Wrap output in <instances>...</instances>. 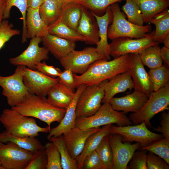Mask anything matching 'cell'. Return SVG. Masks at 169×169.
Segmentation results:
<instances>
[{"label":"cell","instance_id":"obj_18","mask_svg":"<svg viewBox=\"0 0 169 169\" xmlns=\"http://www.w3.org/2000/svg\"><path fill=\"white\" fill-rule=\"evenodd\" d=\"M86 86L81 84L77 87L74 98L66 109L64 116L59 124L56 127L51 129L47 139L49 140L52 137H56L66 133L75 127L76 118V109L78 99Z\"/></svg>","mask_w":169,"mask_h":169},{"label":"cell","instance_id":"obj_55","mask_svg":"<svg viewBox=\"0 0 169 169\" xmlns=\"http://www.w3.org/2000/svg\"><path fill=\"white\" fill-rule=\"evenodd\" d=\"M52 0V1H58L59 2H61V0Z\"/></svg>","mask_w":169,"mask_h":169},{"label":"cell","instance_id":"obj_30","mask_svg":"<svg viewBox=\"0 0 169 169\" xmlns=\"http://www.w3.org/2000/svg\"><path fill=\"white\" fill-rule=\"evenodd\" d=\"M65 5L61 2L44 0L39 11L41 18L47 25L48 26L59 18Z\"/></svg>","mask_w":169,"mask_h":169},{"label":"cell","instance_id":"obj_1","mask_svg":"<svg viewBox=\"0 0 169 169\" xmlns=\"http://www.w3.org/2000/svg\"><path fill=\"white\" fill-rule=\"evenodd\" d=\"M129 54L121 56L109 61L105 59L97 60L92 63L83 74H73L76 87L81 84L86 86L100 83L110 79L116 75L129 71Z\"/></svg>","mask_w":169,"mask_h":169},{"label":"cell","instance_id":"obj_42","mask_svg":"<svg viewBox=\"0 0 169 169\" xmlns=\"http://www.w3.org/2000/svg\"><path fill=\"white\" fill-rule=\"evenodd\" d=\"M13 27L7 19L3 20L0 23V51L12 37L20 34V31L13 28Z\"/></svg>","mask_w":169,"mask_h":169},{"label":"cell","instance_id":"obj_33","mask_svg":"<svg viewBox=\"0 0 169 169\" xmlns=\"http://www.w3.org/2000/svg\"><path fill=\"white\" fill-rule=\"evenodd\" d=\"M160 49L158 45H153L147 48L139 54L143 64L150 69L161 66L163 62L160 55Z\"/></svg>","mask_w":169,"mask_h":169},{"label":"cell","instance_id":"obj_43","mask_svg":"<svg viewBox=\"0 0 169 169\" xmlns=\"http://www.w3.org/2000/svg\"><path fill=\"white\" fill-rule=\"evenodd\" d=\"M47 163L46 154L44 147L35 152L25 169H45Z\"/></svg>","mask_w":169,"mask_h":169},{"label":"cell","instance_id":"obj_41","mask_svg":"<svg viewBox=\"0 0 169 169\" xmlns=\"http://www.w3.org/2000/svg\"><path fill=\"white\" fill-rule=\"evenodd\" d=\"M47 143L44 146L47 157L46 169H62L61 157L59 150L52 142Z\"/></svg>","mask_w":169,"mask_h":169},{"label":"cell","instance_id":"obj_22","mask_svg":"<svg viewBox=\"0 0 169 169\" xmlns=\"http://www.w3.org/2000/svg\"><path fill=\"white\" fill-rule=\"evenodd\" d=\"M90 12L95 18L99 28L100 41L96 48L107 60H109L111 58L109 54V44L108 42V30L112 17L110 7H108L105 13L101 16L98 15Z\"/></svg>","mask_w":169,"mask_h":169},{"label":"cell","instance_id":"obj_4","mask_svg":"<svg viewBox=\"0 0 169 169\" xmlns=\"http://www.w3.org/2000/svg\"><path fill=\"white\" fill-rule=\"evenodd\" d=\"M113 124L118 126H125L132 125V122L125 113L114 110L109 102L103 103L94 115L76 117L75 120V126L82 130L98 128Z\"/></svg>","mask_w":169,"mask_h":169},{"label":"cell","instance_id":"obj_20","mask_svg":"<svg viewBox=\"0 0 169 169\" xmlns=\"http://www.w3.org/2000/svg\"><path fill=\"white\" fill-rule=\"evenodd\" d=\"M134 88V84L129 71L119 74L109 80H105V95L102 103L109 102L116 94L124 92L127 90H131Z\"/></svg>","mask_w":169,"mask_h":169},{"label":"cell","instance_id":"obj_31","mask_svg":"<svg viewBox=\"0 0 169 169\" xmlns=\"http://www.w3.org/2000/svg\"><path fill=\"white\" fill-rule=\"evenodd\" d=\"M48 29L49 33L64 39L75 42L85 41L84 38L64 23L59 18L49 26Z\"/></svg>","mask_w":169,"mask_h":169},{"label":"cell","instance_id":"obj_46","mask_svg":"<svg viewBox=\"0 0 169 169\" xmlns=\"http://www.w3.org/2000/svg\"><path fill=\"white\" fill-rule=\"evenodd\" d=\"M147 169H169V165L164 159L149 151L147 161Z\"/></svg>","mask_w":169,"mask_h":169},{"label":"cell","instance_id":"obj_2","mask_svg":"<svg viewBox=\"0 0 169 169\" xmlns=\"http://www.w3.org/2000/svg\"><path fill=\"white\" fill-rule=\"evenodd\" d=\"M11 108L24 116L35 118L45 122L50 129L52 123L61 121L66 110L52 105L46 97L30 93L20 104Z\"/></svg>","mask_w":169,"mask_h":169},{"label":"cell","instance_id":"obj_49","mask_svg":"<svg viewBox=\"0 0 169 169\" xmlns=\"http://www.w3.org/2000/svg\"><path fill=\"white\" fill-rule=\"evenodd\" d=\"M153 129L154 131L161 133L164 137L169 139V112H164L161 114L160 125Z\"/></svg>","mask_w":169,"mask_h":169},{"label":"cell","instance_id":"obj_9","mask_svg":"<svg viewBox=\"0 0 169 169\" xmlns=\"http://www.w3.org/2000/svg\"><path fill=\"white\" fill-rule=\"evenodd\" d=\"M110 134H117L121 137L123 142L136 141L140 143L141 148L146 146L163 137L149 130L145 122L134 125L115 126L112 125Z\"/></svg>","mask_w":169,"mask_h":169},{"label":"cell","instance_id":"obj_56","mask_svg":"<svg viewBox=\"0 0 169 169\" xmlns=\"http://www.w3.org/2000/svg\"><path fill=\"white\" fill-rule=\"evenodd\" d=\"M3 144V143L2 142H1V141H0V146L2 145Z\"/></svg>","mask_w":169,"mask_h":169},{"label":"cell","instance_id":"obj_11","mask_svg":"<svg viewBox=\"0 0 169 169\" xmlns=\"http://www.w3.org/2000/svg\"><path fill=\"white\" fill-rule=\"evenodd\" d=\"M159 44L153 40L151 33L140 38H118L112 40L109 44V54L114 59L127 54H139L147 48Z\"/></svg>","mask_w":169,"mask_h":169},{"label":"cell","instance_id":"obj_44","mask_svg":"<svg viewBox=\"0 0 169 169\" xmlns=\"http://www.w3.org/2000/svg\"><path fill=\"white\" fill-rule=\"evenodd\" d=\"M147 151L141 149L135 152L130 162L127 169H147Z\"/></svg>","mask_w":169,"mask_h":169},{"label":"cell","instance_id":"obj_52","mask_svg":"<svg viewBox=\"0 0 169 169\" xmlns=\"http://www.w3.org/2000/svg\"><path fill=\"white\" fill-rule=\"evenodd\" d=\"M6 2L5 0H0V23L3 20V13L6 6Z\"/></svg>","mask_w":169,"mask_h":169},{"label":"cell","instance_id":"obj_10","mask_svg":"<svg viewBox=\"0 0 169 169\" xmlns=\"http://www.w3.org/2000/svg\"><path fill=\"white\" fill-rule=\"evenodd\" d=\"M105 80L99 84L86 86L77 101L76 117L91 116L99 109L105 95L104 85Z\"/></svg>","mask_w":169,"mask_h":169},{"label":"cell","instance_id":"obj_53","mask_svg":"<svg viewBox=\"0 0 169 169\" xmlns=\"http://www.w3.org/2000/svg\"><path fill=\"white\" fill-rule=\"evenodd\" d=\"M162 43L165 47L169 48V34L167 35L163 39Z\"/></svg>","mask_w":169,"mask_h":169},{"label":"cell","instance_id":"obj_39","mask_svg":"<svg viewBox=\"0 0 169 169\" xmlns=\"http://www.w3.org/2000/svg\"><path fill=\"white\" fill-rule=\"evenodd\" d=\"M141 149L154 153L169 164V139L163 137Z\"/></svg>","mask_w":169,"mask_h":169},{"label":"cell","instance_id":"obj_35","mask_svg":"<svg viewBox=\"0 0 169 169\" xmlns=\"http://www.w3.org/2000/svg\"><path fill=\"white\" fill-rule=\"evenodd\" d=\"M56 146L59 152L63 169H78L76 160L69 155L64 144L62 135L56 137H52L49 140Z\"/></svg>","mask_w":169,"mask_h":169},{"label":"cell","instance_id":"obj_15","mask_svg":"<svg viewBox=\"0 0 169 169\" xmlns=\"http://www.w3.org/2000/svg\"><path fill=\"white\" fill-rule=\"evenodd\" d=\"M23 80L29 93L44 97L47 95L52 87L59 82L58 77H51L26 67Z\"/></svg>","mask_w":169,"mask_h":169},{"label":"cell","instance_id":"obj_47","mask_svg":"<svg viewBox=\"0 0 169 169\" xmlns=\"http://www.w3.org/2000/svg\"><path fill=\"white\" fill-rule=\"evenodd\" d=\"M36 70L48 76L56 78L58 77L61 70L54 66L47 65L45 62H40L35 67Z\"/></svg>","mask_w":169,"mask_h":169},{"label":"cell","instance_id":"obj_57","mask_svg":"<svg viewBox=\"0 0 169 169\" xmlns=\"http://www.w3.org/2000/svg\"><path fill=\"white\" fill-rule=\"evenodd\" d=\"M1 165V162H0V165Z\"/></svg>","mask_w":169,"mask_h":169},{"label":"cell","instance_id":"obj_23","mask_svg":"<svg viewBox=\"0 0 169 169\" xmlns=\"http://www.w3.org/2000/svg\"><path fill=\"white\" fill-rule=\"evenodd\" d=\"M44 46L56 59H59L74 50L75 42L48 33L42 38Z\"/></svg>","mask_w":169,"mask_h":169},{"label":"cell","instance_id":"obj_26","mask_svg":"<svg viewBox=\"0 0 169 169\" xmlns=\"http://www.w3.org/2000/svg\"><path fill=\"white\" fill-rule=\"evenodd\" d=\"M112 125H104L99 131L88 138L82 151L76 159L78 169H82L83 162L85 157L96 150L105 136L110 134V129Z\"/></svg>","mask_w":169,"mask_h":169},{"label":"cell","instance_id":"obj_29","mask_svg":"<svg viewBox=\"0 0 169 169\" xmlns=\"http://www.w3.org/2000/svg\"><path fill=\"white\" fill-rule=\"evenodd\" d=\"M155 26L152 32V38L156 42L162 43L164 38L169 34V11L168 8L157 14L149 22Z\"/></svg>","mask_w":169,"mask_h":169},{"label":"cell","instance_id":"obj_32","mask_svg":"<svg viewBox=\"0 0 169 169\" xmlns=\"http://www.w3.org/2000/svg\"><path fill=\"white\" fill-rule=\"evenodd\" d=\"M83 7L78 3H68L64 7L59 18L66 24L76 31Z\"/></svg>","mask_w":169,"mask_h":169},{"label":"cell","instance_id":"obj_5","mask_svg":"<svg viewBox=\"0 0 169 169\" xmlns=\"http://www.w3.org/2000/svg\"><path fill=\"white\" fill-rule=\"evenodd\" d=\"M110 7L112 17L111 23L108 28V38L112 40L124 37L140 38L147 36L151 31V26L149 24L139 26L128 21L117 3Z\"/></svg>","mask_w":169,"mask_h":169},{"label":"cell","instance_id":"obj_16","mask_svg":"<svg viewBox=\"0 0 169 169\" xmlns=\"http://www.w3.org/2000/svg\"><path fill=\"white\" fill-rule=\"evenodd\" d=\"M129 55V71L134 84V88L143 93L149 97L154 91V87L148 73L138 54H131Z\"/></svg>","mask_w":169,"mask_h":169},{"label":"cell","instance_id":"obj_8","mask_svg":"<svg viewBox=\"0 0 169 169\" xmlns=\"http://www.w3.org/2000/svg\"><path fill=\"white\" fill-rule=\"evenodd\" d=\"M102 59H107L96 47H88L80 51L74 50L59 60L64 69L70 68L73 73L81 74L92 63Z\"/></svg>","mask_w":169,"mask_h":169},{"label":"cell","instance_id":"obj_34","mask_svg":"<svg viewBox=\"0 0 169 169\" xmlns=\"http://www.w3.org/2000/svg\"><path fill=\"white\" fill-rule=\"evenodd\" d=\"M13 6L16 7L20 11L22 16L23 27L22 42L24 43L27 41V30L26 24V15L28 7L27 0H7L4 12L3 19H7L10 17V11Z\"/></svg>","mask_w":169,"mask_h":169},{"label":"cell","instance_id":"obj_48","mask_svg":"<svg viewBox=\"0 0 169 169\" xmlns=\"http://www.w3.org/2000/svg\"><path fill=\"white\" fill-rule=\"evenodd\" d=\"M58 77L59 82L61 83L74 91L76 87L73 73L70 68L64 69Z\"/></svg>","mask_w":169,"mask_h":169},{"label":"cell","instance_id":"obj_14","mask_svg":"<svg viewBox=\"0 0 169 169\" xmlns=\"http://www.w3.org/2000/svg\"><path fill=\"white\" fill-rule=\"evenodd\" d=\"M113 157V169H126L135 151L140 147L138 142L131 144L123 142L121 136L117 134L108 135Z\"/></svg>","mask_w":169,"mask_h":169},{"label":"cell","instance_id":"obj_12","mask_svg":"<svg viewBox=\"0 0 169 169\" xmlns=\"http://www.w3.org/2000/svg\"><path fill=\"white\" fill-rule=\"evenodd\" d=\"M33 154L10 142L0 146V161L6 169H25Z\"/></svg>","mask_w":169,"mask_h":169},{"label":"cell","instance_id":"obj_38","mask_svg":"<svg viewBox=\"0 0 169 169\" xmlns=\"http://www.w3.org/2000/svg\"><path fill=\"white\" fill-rule=\"evenodd\" d=\"M122 10L126 14L128 20L132 23L139 26L144 23L141 12L138 5L133 0H125Z\"/></svg>","mask_w":169,"mask_h":169},{"label":"cell","instance_id":"obj_13","mask_svg":"<svg viewBox=\"0 0 169 169\" xmlns=\"http://www.w3.org/2000/svg\"><path fill=\"white\" fill-rule=\"evenodd\" d=\"M42 42L41 38H31L27 48L18 56L9 59L10 63L14 65H23L35 69L37 64L49 59L48 50L45 47L39 46Z\"/></svg>","mask_w":169,"mask_h":169},{"label":"cell","instance_id":"obj_17","mask_svg":"<svg viewBox=\"0 0 169 169\" xmlns=\"http://www.w3.org/2000/svg\"><path fill=\"white\" fill-rule=\"evenodd\" d=\"M100 128L82 130L75 126L62 135L67 150L73 159L76 160L82 151L88 138Z\"/></svg>","mask_w":169,"mask_h":169},{"label":"cell","instance_id":"obj_3","mask_svg":"<svg viewBox=\"0 0 169 169\" xmlns=\"http://www.w3.org/2000/svg\"><path fill=\"white\" fill-rule=\"evenodd\" d=\"M0 121L6 131L19 137H35L39 133H48L51 129L48 126H39L33 118L24 116L12 108L3 110Z\"/></svg>","mask_w":169,"mask_h":169},{"label":"cell","instance_id":"obj_24","mask_svg":"<svg viewBox=\"0 0 169 169\" xmlns=\"http://www.w3.org/2000/svg\"><path fill=\"white\" fill-rule=\"evenodd\" d=\"M39 8H28L26 19L27 39L42 38L49 33L48 26L41 18Z\"/></svg>","mask_w":169,"mask_h":169},{"label":"cell","instance_id":"obj_21","mask_svg":"<svg viewBox=\"0 0 169 169\" xmlns=\"http://www.w3.org/2000/svg\"><path fill=\"white\" fill-rule=\"evenodd\" d=\"M76 31L85 38L86 44L96 45L98 44L100 37L97 23L90 12L84 7Z\"/></svg>","mask_w":169,"mask_h":169},{"label":"cell","instance_id":"obj_7","mask_svg":"<svg viewBox=\"0 0 169 169\" xmlns=\"http://www.w3.org/2000/svg\"><path fill=\"white\" fill-rule=\"evenodd\" d=\"M26 66H17L13 74L7 76L0 75V86L7 103L12 107L20 104L29 93L25 85L23 77Z\"/></svg>","mask_w":169,"mask_h":169},{"label":"cell","instance_id":"obj_19","mask_svg":"<svg viewBox=\"0 0 169 169\" xmlns=\"http://www.w3.org/2000/svg\"><path fill=\"white\" fill-rule=\"evenodd\" d=\"M143 93L136 90L131 94L120 97L112 98L109 103L115 110L124 113L136 112L143 106L148 99Z\"/></svg>","mask_w":169,"mask_h":169},{"label":"cell","instance_id":"obj_50","mask_svg":"<svg viewBox=\"0 0 169 169\" xmlns=\"http://www.w3.org/2000/svg\"><path fill=\"white\" fill-rule=\"evenodd\" d=\"M160 55L163 65L169 68V48L163 47L160 49Z\"/></svg>","mask_w":169,"mask_h":169},{"label":"cell","instance_id":"obj_28","mask_svg":"<svg viewBox=\"0 0 169 169\" xmlns=\"http://www.w3.org/2000/svg\"><path fill=\"white\" fill-rule=\"evenodd\" d=\"M0 141L3 143L13 142L18 146L34 153L44 146L35 137H19L13 135L5 131L0 132Z\"/></svg>","mask_w":169,"mask_h":169},{"label":"cell","instance_id":"obj_25","mask_svg":"<svg viewBox=\"0 0 169 169\" xmlns=\"http://www.w3.org/2000/svg\"><path fill=\"white\" fill-rule=\"evenodd\" d=\"M75 92L64 84L59 82L50 90L47 99L53 105L66 110L73 99Z\"/></svg>","mask_w":169,"mask_h":169},{"label":"cell","instance_id":"obj_54","mask_svg":"<svg viewBox=\"0 0 169 169\" xmlns=\"http://www.w3.org/2000/svg\"><path fill=\"white\" fill-rule=\"evenodd\" d=\"M80 0H61V2L64 5L71 3H77Z\"/></svg>","mask_w":169,"mask_h":169},{"label":"cell","instance_id":"obj_36","mask_svg":"<svg viewBox=\"0 0 169 169\" xmlns=\"http://www.w3.org/2000/svg\"><path fill=\"white\" fill-rule=\"evenodd\" d=\"M154 87V91L164 87L169 83V68L163 64L148 72Z\"/></svg>","mask_w":169,"mask_h":169},{"label":"cell","instance_id":"obj_40","mask_svg":"<svg viewBox=\"0 0 169 169\" xmlns=\"http://www.w3.org/2000/svg\"><path fill=\"white\" fill-rule=\"evenodd\" d=\"M95 151L105 165L106 169H113V157L108 135L105 136Z\"/></svg>","mask_w":169,"mask_h":169},{"label":"cell","instance_id":"obj_27","mask_svg":"<svg viewBox=\"0 0 169 169\" xmlns=\"http://www.w3.org/2000/svg\"><path fill=\"white\" fill-rule=\"evenodd\" d=\"M138 6L144 23H149L157 14L169 6V0H133Z\"/></svg>","mask_w":169,"mask_h":169},{"label":"cell","instance_id":"obj_6","mask_svg":"<svg viewBox=\"0 0 169 169\" xmlns=\"http://www.w3.org/2000/svg\"><path fill=\"white\" fill-rule=\"evenodd\" d=\"M169 106V83L153 91L142 108L130 114L129 118L135 125L145 122L150 126L151 119L157 114L168 110Z\"/></svg>","mask_w":169,"mask_h":169},{"label":"cell","instance_id":"obj_45","mask_svg":"<svg viewBox=\"0 0 169 169\" xmlns=\"http://www.w3.org/2000/svg\"><path fill=\"white\" fill-rule=\"evenodd\" d=\"M82 169H106V168L95 150L85 157L83 162Z\"/></svg>","mask_w":169,"mask_h":169},{"label":"cell","instance_id":"obj_51","mask_svg":"<svg viewBox=\"0 0 169 169\" xmlns=\"http://www.w3.org/2000/svg\"><path fill=\"white\" fill-rule=\"evenodd\" d=\"M44 0H27L28 7L32 8H39Z\"/></svg>","mask_w":169,"mask_h":169},{"label":"cell","instance_id":"obj_58","mask_svg":"<svg viewBox=\"0 0 169 169\" xmlns=\"http://www.w3.org/2000/svg\"><path fill=\"white\" fill-rule=\"evenodd\" d=\"M5 0L6 1H7V0Z\"/></svg>","mask_w":169,"mask_h":169},{"label":"cell","instance_id":"obj_37","mask_svg":"<svg viewBox=\"0 0 169 169\" xmlns=\"http://www.w3.org/2000/svg\"><path fill=\"white\" fill-rule=\"evenodd\" d=\"M123 0H80L76 3L99 16L103 15L107 8L112 4Z\"/></svg>","mask_w":169,"mask_h":169}]
</instances>
